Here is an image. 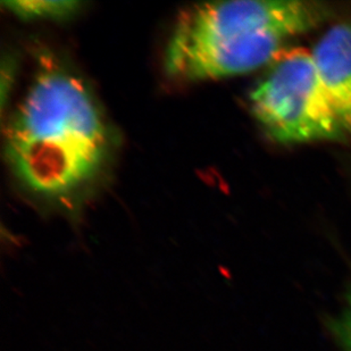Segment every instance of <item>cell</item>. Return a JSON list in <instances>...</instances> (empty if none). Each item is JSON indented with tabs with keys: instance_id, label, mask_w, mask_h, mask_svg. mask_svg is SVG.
<instances>
[{
	"instance_id": "cell-1",
	"label": "cell",
	"mask_w": 351,
	"mask_h": 351,
	"mask_svg": "<svg viewBox=\"0 0 351 351\" xmlns=\"http://www.w3.org/2000/svg\"><path fill=\"white\" fill-rule=\"evenodd\" d=\"M10 167L31 193L64 200L95 182L110 158V126L89 86L41 65L7 126Z\"/></svg>"
},
{
	"instance_id": "cell-2",
	"label": "cell",
	"mask_w": 351,
	"mask_h": 351,
	"mask_svg": "<svg viewBox=\"0 0 351 351\" xmlns=\"http://www.w3.org/2000/svg\"><path fill=\"white\" fill-rule=\"evenodd\" d=\"M333 15L326 3L234 0L199 3L178 17L166 46L167 75L208 81L249 73L272 63L285 40Z\"/></svg>"
},
{
	"instance_id": "cell-3",
	"label": "cell",
	"mask_w": 351,
	"mask_h": 351,
	"mask_svg": "<svg viewBox=\"0 0 351 351\" xmlns=\"http://www.w3.org/2000/svg\"><path fill=\"white\" fill-rule=\"evenodd\" d=\"M249 101L256 119L276 143L346 138L308 50H283L269 64Z\"/></svg>"
},
{
	"instance_id": "cell-4",
	"label": "cell",
	"mask_w": 351,
	"mask_h": 351,
	"mask_svg": "<svg viewBox=\"0 0 351 351\" xmlns=\"http://www.w3.org/2000/svg\"><path fill=\"white\" fill-rule=\"evenodd\" d=\"M312 55L342 131L346 138L351 136V23L326 31Z\"/></svg>"
},
{
	"instance_id": "cell-5",
	"label": "cell",
	"mask_w": 351,
	"mask_h": 351,
	"mask_svg": "<svg viewBox=\"0 0 351 351\" xmlns=\"http://www.w3.org/2000/svg\"><path fill=\"white\" fill-rule=\"evenodd\" d=\"M3 6L23 20H63L77 13L82 3L75 0H19L3 1Z\"/></svg>"
},
{
	"instance_id": "cell-6",
	"label": "cell",
	"mask_w": 351,
	"mask_h": 351,
	"mask_svg": "<svg viewBox=\"0 0 351 351\" xmlns=\"http://www.w3.org/2000/svg\"><path fill=\"white\" fill-rule=\"evenodd\" d=\"M326 328L337 351H351V281L341 306L335 314L328 318Z\"/></svg>"
}]
</instances>
